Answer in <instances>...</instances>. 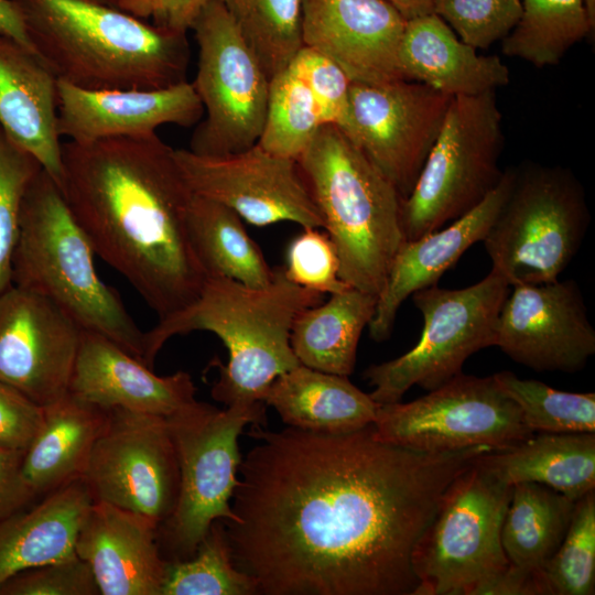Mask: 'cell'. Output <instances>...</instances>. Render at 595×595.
Segmentation results:
<instances>
[{"mask_svg":"<svg viewBox=\"0 0 595 595\" xmlns=\"http://www.w3.org/2000/svg\"><path fill=\"white\" fill-rule=\"evenodd\" d=\"M241 459L223 521L235 565L263 595H414V549L478 445L424 452L374 425L322 434L266 431Z\"/></svg>","mask_w":595,"mask_h":595,"instance_id":"cell-1","label":"cell"},{"mask_svg":"<svg viewBox=\"0 0 595 595\" xmlns=\"http://www.w3.org/2000/svg\"><path fill=\"white\" fill-rule=\"evenodd\" d=\"M156 132L62 143L60 188L97 256L164 320L207 279L192 246L193 192Z\"/></svg>","mask_w":595,"mask_h":595,"instance_id":"cell-2","label":"cell"},{"mask_svg":"<svg viewBox=\"0 0 595 595\" xmlns=\"http://www.w3.org/2000/svg\"><path fill=\"white\" fill-rule=\"evenodd\" d=\"M35 53L58 80L89 90L187 82L191 48L174 32L87 0H13Z\"/></svg>","mask_w":595,"mask_h":595,"instance_id":"cell-3","label":"cell"},{"mask_svg":"<svg viewBox=\"0 0 595 595\" xmlns=\"http://www.w3.org/2000/svg\"><path fill=\"white\" fill-rule=\"evenodd\" d=\"M321 301L322 294L291 282L283 266L273 269V279L264 288L209 275L192 304L144 332L142 360L152 369L171 337L210 332L229 353L227 365L215 361L219 376L213 398L226 408L262 405L271 382L300 365L290 344L294 320Z\"/></svg>","mask_w":595,"mask_h":595,"instance_id":"cell-4","label":"cell"},{"mask_svg":"<svg viewBox=\"0 0 595 595\" xmlns=\"http://www.w3.org/2000/svg\"><path fill=\"white\" fill-rule=\"evenodd\" d=\"M351 288L381 293L405 241L402 197L336 126L324 125L296 159Z\"/></svg>","mask_w":595,"mask_h":595,"instance_id":"cell-5","label":"cell"},{"mask_svg":"<svg viewBox=\"0 0 595 595\" xmlns=\"http://www.w3.org/2000/svg\"><path fill=\"white\" fill-rule=\"evenodd\" d=\"M95 255L60 186L42 167L22 199L12 284L48 298L84 329L108 337L143 363L144 332L98 277Z\"/></svg>","mask_w":595,"mask_h":595,"instance_id":"cell-6","label":"cell"},{"mask_svg":"<svg viewBox=\"0 0 595 595\" xmlns=\"http://www.w3.org/2000/svg\"><path fill=\"white\" fill-rule=\"evenodd\" d=\"M582 183L564 166H512L508 196L483 239L491 270L510 286L551 282L572 262L589 227Z\"/></svg>","mask_w":595,"mask_h":595,"instance_id":"cell-7","label":"cell"},{"mask_svg":"<svg viewBox=\"0 0 595 595\" xmlns=\"http://www.w3.org/2000/svg\"><path fill=\"white\" fill-rule=\"evenodd\" d=\"M180 466L174 511L158 527L169 561L191 559L216 520L236 521L231 498L241 463L238 437L247 424H264L266 404L217 409L194 401L166 416Z\"/></svg>","mask_w":595,"mask_h":595,"instance_id":"cell-8","label":"cell"},{"mask_svg":"<svg viewBox=\"0 0 595 595\" xmlns=\"http://www.w3.org/2000/svg\"><path fill=\"white\" fill-rule=\"evenodd\" d=\"M477 458L452 483L414 549V595H486L510 564L501 528L513 486Z\"/></svg>","mask_w":595,"mask_h":595,"instance_id":"cell-9","label":"cell"},{"mask_svg":"<svg viewBox=\"0 0 595 595\" xmlns=\"http://www.w3.org/2000/svg\"><path fill=\"white\" fill-rule=\"evenodd\" d=\"M502 149L496 90L453 97L419 178L402 199L405 241L446 226L482 203L502 177Z\"/></svg>","mask_w":595,"mask_h":595,"instance_id":"cell-10","label":"cell"},{"mask_svg":"<svg viewBox=\"0 0 595 595\" xmlns=\"http://www.w3.org/2000/svg\"><path fill=\"white\" fill-rule=\"evenodd\" d=\"M510 291L494 270L479 282L462 289L437 284L414 292L423 328L418 343L398 358L369 366L364 378L378 404L401 401L413 386L436 389L462 372L466 359L496 345L497 323Z\"/></svg>","mask_w":595,"mask_h":595,"instance_id":"cell-11","label":"cell"},{"mask_svg":"<svg viewBox=\"0 0 595 595\" xmlns=\"http://www.w3.org/2000/svg\"><path fill=\"white\" fill-rule=\"evenodd\" d=\"M191 30L198 46L192 84L206 116L188 150L206 156L247 150L263 130L270 78L221 0H209Z\"/></svg>","mask_w":595,"mask_h":595,"instance_id":"cell-12","label":"cell"},{"mask_svg":"<svg viewBox=\"0 0 595 595\" xmlns=\"http://www.w3.org/2000/svg\"><path fill=\"white\" fill-rule=\"evenodd\" d=\"M372 425L378 440L424 452L478 445L499 452L534 434L494 375L463 372L411 402L379 404Z\"/></svg>","mask_w":595,"mask_h":595,"instance_id":"cell-13","label":"cell"},{"mask_svg":"<svg viewBox=\"0 0 595 595\" xmlns=\"http://www.w3.org/2000/svg\"><path fill=\"white\" fill-rule=\"evenodd\" d=\"M82 479L93 501L162 524L174 511L180 491L177 452L166 418L110 409Z\"/></svg>","mask_w":595,"mask_h":595,"instance_id":"cell-14","label":"cell"},{"mask_svg":"<svg viewBox=\"0 0 595 595\" xmlns=\"http://www.w3.org/2000/svg\"><path fill=\"white\" fill-rule=\"evenodd\" d=\"M452 98L407 79L350 85L346 136L403 199L419 178Z\"/></svg>","mask_w":595,"mask_h":595,"instance_id":"cell-15","label":"cell"},{"mask_svg":"<svg viewBox=\"0 0 595 595\" xmlns=\"http://www.w3.org/2000/svg\"><path fill=\"white\" fill-rule=\"evenodd\" d=\"M191 191L220 203L242 220L264 227L291 221L323 228V217L298 161L273 154L258 143L238 153L206 156L174 151Z\"/></svg>","mask_w":595,"mask_h":595,"instance_id":"cell-16","label":"cell"},{"mask_svg":"<svg viewBox=\"0 0 595 595\" xmlns=\"http://www.w3.org/2000/svg\"><path fill=\"white\" fill-rule=\"evenodd\" d=\"M84 328L48 298L17 285L0 294V380L40 407L69 392Z\"/></svg>","mask_w":595,"mask_h":595,"instance_id":"cell-17","label":"cell"},{"mask_svg":"<svg viewBox=\"0 0 595 595\" xmlns=\"http://www.w3.org/2000/svg\"><path fill=\"white\" fill-rule=\"evenodd\" d=\"M495 346L534 371L582 370L595 354V329L577 282L558 279L510 286Z\"/></svg>","mask_w":595,"mask_h":595,"instance_id":"cell-18","label":"cell"},{"mask_svg":"<svg viewBox=\"0 0 595 595\" xmlns=\"http://www.w3.org/2000/svg\"><path fill=\"white\" fill-rule=\"evenodd\" d=\"M407 20L386 0H302V41L351 83L404 79L399 48Z\"/></svg>","mask_w":595,"mask_h":595,"instance_id":"cell-19","label":"cell"},{"mask_svg":"<svg viewBox=\"0 0 595 595\" xmlns=\"http://www.w3.org/2000/svg\"><path fill=\"white\" fill-rule=\"evenodd\" d=\"M57 132L72 141L156 132L163 125H197L203 105L192 83L158 89L89 90L57 79Z\"/></svg>","mask_w":595,"mask_h":595,"instance_id":"cell-20","label":"cell"},{"mask_svg":"<svg viewBox=\"0 0 595 595\" xmlns=\"http://www.w3.org/2000/svg\"><path fill=\"white\" fill-rule=\"evenodd\" d=\"M75 553L90 566L100 595L162 594L167 561L158 542V526L142 515L93 501Z\"/></svg>","mask_w":595,"mask_h":595,"instance_id":"cell-21","label":"cell"},{"mask_svg":"<svg viewBox=\"0 0 595 595\" xmlns=\"http://www.w3.org/2000/svg\"><path fill=\"white\" fill-rule=\"evenodd\" d=\"M511 181L512 167L509 166L504 170L499 184L470 212L446 227L403 242L368 325L369 336L375 342L390 337L398 311L409 296L436 285L468 248L483 241L508 196Z\"/></svg>","mask_w":595,"mask_h":595,"instance_id":"cell-22","label":"cell"},{"mask_svg":"<svg viewBox=\"0 0 595 595\" xmlns=\"http://www.w3.org/2000/svg\"><path fill=\"white\" fill-rule=\"evenodd\" d=\"M190 374L161 377L108 337L84 329L69 392L104 409L169 416L195 401Z\"/></svg>","mask_w":595,"mask_h":595,"instance_id":"cell-23","label":"cell"},{"mask_svg":"<svg viewBox=\"0 0 595 595\" xmlns=\"http://www.w3.org/2000/svg\"><path fill=\"white\" fill-rule=\"evenodd\" d=\"M57 78L44 61L0 33V127L29 151L60 186Z\"/></svg>","mask_w":595,"mask_h":595,"instance_id":"cell-24","label":"cell"},{"mask_svg":"<svg viewBox=\"0 0 595 595\" xmlns=\"http://www.w3.org/2000/svg\"><path fill=\"white\" fill-rule=\"evenodd\" d=\"M399 64L404 79L452 97L496 90L510 80L500 57L478 54L433 12L407 20Z\"/></svg>","mask_w":595,"mask_h":595,"instance_id":"cell-25","label":"cell"},{"mask_svg":"<svg viewBox=\"0 0 595 595\" xmlns=\"http://www.w3.org/2000/svg\"><path fill=\"white\" fill-rule=\"evenodd\" d=\"M91 502L79 478L1 519L0 585L19 572L76 554V538Z\"/></svg>","mask_w":595,"mask_h":595,"instance_id":"cell-26","label":"cell"},{"mask_svg":"<svg viewBox=\"0 0 595 595\" xmlns=\"http://www.w3.org/2000/svg\"><path fill=\"white\" fill-rule=\"evenodd\" d=\"M108 415L71 392L43 407V422L22 462L24 483L37 500L83 477Z\"/></svg>","mask_w":595,"mask_h":595,"instance_id":"cell-27","label":"cell"},{"mask_svg":"<svg viewBox=\"0 0 595 595\" xmlns=\"http://www.w3.org/2000/svg\"><path fill=\"white\" fill-rule=\"evenodd\" d=\"M263 402L289 426L322 434L364 429L375 422L379 407L348 377L301 364L271 382Z\"/></svg>","mask_w":595,"mask_h":595,"instance_id":"cell-28","label":"cell"},{"mask_svg":"<svg viewBox=\"0 0 595 595\" xmlns=\"http://www.w3.org/2000/svg\"><path fill=\"white\" fill-rule=\"evenodd\" d=\"M477 461L513 486L537 483L573 500L595 490V432L538 433L521 444Z\"/></svg>","mask_w":595,"mask_h":595,"instance_id":"cell-29","label":"cell"},{"mask_svg":"<svg viewBox=\"0 0 595 595\" xmlns=\"http://www.w3.org/2000/svg\"><path fill=\"white\" fill-rule=\"evenodd\" d=\"M377 299L349 286L300 312L290 333L299 363L328 374L351 375L359 338L374 317Z\"/></svg>","mask_w":595,"mask_h":595,"instance_id":"cell-30","label":"cell"},{"mask_svg":"<svg viewBox=\"0 0 595 595\" xmlns=\"http://www.w3.org/2000/svg\"><path fill=\"white\" fill-rule=\"evenodd\" d=\"M188 230L207 277H225L250 288H264L272 281L273 269L241 217L229 207L193 193Z\"/></svg>","mask_w":595,"mask_h":595,"instance_id":"cell-31","label":"cell"},{"mask_svg":"<svg viewBox=\"0 0 595 595\" xmlns=\"http://www.w3.org/2000/svg\"><path fill=\"white\" fill-rule=\"evenodd\" d=\"M574 506L575 500L550 487L515 484L501 528V544L509 563L542 571L567 531Z\"/></svg>","mask_w":595,"mask_h":595,"instance_id":"cell-32","label":"cell"},{"mask_svg":"<svg viewBox=\"0 0 595 595\" xmlns=\"http://www.w3.org/2000/svg\"><path fill=\"white\" fill-rule=\"evenodd\" d=\"M521 15L501 40V52L536 67L556 65L576 43L594 33L584 0H521Z\"/></svg>","mask_w":595,"mask_h":595,"instance_id":"cell-33","label":"cell"},{"mask_svg":"<svg viewBox=\"0 0 595 595\" xmlns=\"http://www.w3.org/2000/svg\"><path fill=\"white\" fill-rule=\"evenodd\" d=\"M271 79L303 47L302 0H221Z\"/></svg>","mask_w":595,"mask_h":595,"instance_id":"cell-34","label":"cell"},{"mask_svg":"<svg viewBox=\"0 0 595 595\" xmlns=\"http://www.w3.org/2000/svg\"><path fill=\"white\" fill-rule=\"evenodd\" d=\"M324 125L311 90L290 65L270 79L259 145L296 160Z\"/></svg>","mask_w":595,"mask_h":595,"instance_id":"cell-35","label":"cell"},{"mask_svg":"<svg viewBox=\"0 0 595 595\" xmlns=\"http://www.w3.org/2000/svg\"><path fill=\"white\" fill-rule=\"evenodd\" d=\"M255 580L234 563L223 520H216L195 554L167 561L161 595H253Z\"/></svg>","mask_w":595,"mask_h":595,"instance_id":"cell-36","label":"cell"},{"mask_svg":"<svg viewBox=\"0 0 595 595\" xmlns=\"http://www.w3.org/2000/svg\"><path fill=\"white\" fill-rule=\"evenodd\" d=\"M494 378L519 407L533 433L595 432L594 392L558 390L539 380L521 379L511 371H499Z\"/></svg>","mask_w":595,"mask_h":595,"instance_id":"cell-37","label":"cell"},{"mask_svg":"<svg viewBox=\"0 0 595 595\" xmlns=\"http://www.w3.org/2000/svg\"><path fill=\"white\" fill-rule=\"evenodd\" d=\"M542 571L551 595L595 593V490L575 501L567 531Z\"/></svg>","mask_w":595,"mask_h":595,"instance_id":"cell-38","label":"cell"},{"mask_svg":"<svg viewBox=\"0 0 595 595\" xmlns=\"http://www.w3.org/2000/svg\"><path fill=\"white\" fill-rule=\"evenodd\" d=\"M40 162L0 127V294L12 285L11 263L18 241L21 204Z\"/></svg>","mask_w":595,"mask_h":595,"instance_id":"cell-39","label":"cell"},{"mask_svg":"<svg viewBox=\"0 0 595 595\" xmlns=\"http://www.w3.org/2000/svg\"><path fill=\"white\" fill-rule=\"evenodd\" d=\"M521 11V0L433 1V13L476 50L488 48L504 40L517 24Z\"/></svg>","mask_w":595,"mask_h":595,"instance_id":"cell-40","label":"cell"},{"mask_svg":"<svg viewBox=\"0 0 595 595\" xmlns=\"http://www.w3.org/2000/svg\"><path fill=\"white\" fill-rule=\"evenodd\" d=\"M320 228H303L289 245L286 278L304 289L320 294H334L347 288L339 277V259L327 232Z\"/></svg>","mask_w":595,"mask_h":595,"instance_id":"cell-41","label":"cell"},{"mask_svg":"<svg viewBox=\"0 0 595 595\" xmlns=\"http://www.w3.org/2000/svg\"><path fill=\"white\" fill-rule=\"evenodd\" d=\"M311 90L325 125L350 131L351 82L346 73L325 55L303 46L289 64Z\"/></svg>","mask_w":595,"mask_h":595,"instance_id":"cell-42","label":"cell"},{"mask_svg":"<svg viewBox=\"0 0 595 595\" xmlns=\"http://www.w3.org/2000/svg\"><path fill=\"white\" fill-rule=\"evenodd\" d=\"M0 595H100L90 566L77 554L19 572Z\"/></svg>","mask_w":595,"mask_h":595,"instance_id":"cell-43","label":"cell"},{"mask_svg":"<svg viewBox=\"0 0 595 595\" xmlns=\"http://www.w3.org/2000/svg\"><path fill=\"white\" fill-rule=\"evenodd\" d=\"M43 422V408L0 380V446L26 450Z\"/></svg>","mask_w":595,"mask_h":595,"instance_id":"cell-44","label":"cell"},{"mask_svg":"<svg viewBox=\"0 0 595 595\" xmlns=\"http://www.w3.org/2000/svg\"><path fill=\"white\" fill-rule=\"evenodd\" d=\"M209 0H130L123 11L141 19L152 18L158 26L186 33Z\"/></svg>","mask_w":595,"mask_h":595,"instance_id":"cell-45","label":"cell"},{"mask_svg":"<svg viewBox=\"0 0 595 595\" xmlns=\"http://www.w3.org/2000/svg\"><path fill=\"white\" fill-rule=\"evenodd\" d=\"M24 450L0 446V520L37 499L22 476Z\"/></svg>","mask_w":595,"mask_h":595,"instance_id":"cell-46","label":"cell"},{"mask_svg":"<svg viewBox=\"0 0 595 595\" xmlns=\"http://www.w3.org/2000/svg\"><path fill=\"white\" fill-rule=\"evenodd\" d=\"M0 33L14 39L26 48L35 52L13 0H0Z\"/></svg>","mask_w":595,"mask_h":595,"instance_id":"cell-47","label":"cell"},{"mask_svg":"<svg viewBox=\"0 0 595 595\" xmlns=\"http://www.w3.org/2000/svg\"><path fill=\"white\" fill-rule=\"evenodd\" d=\"M393 6L405 20L433 12L434 0H386Z\"/></svg>","mask_w":595,"mask_h":595,"instance_id":"cell-48","label":"cell"},{"mask_svg":"<svg viewBox=\"0 0 595 595\" xmlns=\"http://www.w3.org/2000/svg\"><path fill=\"white\" fill-rule=\"evenodd\" d=\"M87 1L96 2L99 4H104V6H108V7H112L117 9H122L123 4L130 0H87Z\"/></svg>","mask_w":595,"mask_h":595,"instance_id":"cell-49","label":"cell"}]
</instances>
